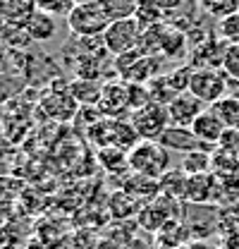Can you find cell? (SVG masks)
<instances>
[{
    "mask_svg": "<svg viewBox=\"0 0 239 249\" xmlns=\"http://www.w3.org/2000/svg\"><path fill=\"white\" fill-rule=\"evenodd\" d=\"M41 108L46 110L48 118H53L58 123H67V120H74L77 118V113H79L82 106L74 101V96L69 91V84H55L51 91L43 93Z\"/></svg>",
    "mask_w": 239,
    "mask_h": 249,
    "instance_id": "obj_8",
    "label": "cell"
},
{
    "mask_svg": "<svg viewBox=\"0 0 239 249\" xmlns=\"http://www.w3.org/2000/svg\"><path fill=\"white\" fill-rule=\"evenodd\" d=\"M31 41L29 31L24 27V22H7L5 29L0 31V43L5 48H22Z\"/></svg>",
    "mask_w": 239,
    "mask_h": 249,
    "instance_id": "obj_27",
    "label": "cell"
},
{
    "mask_svg": "<svg viewBox=\"0 0 239 249\" xmlns=\"http://www.w3.org/2000/svg\"><path fill=\"white\" fill-rule=\"evenodd\" d=\"M225 129H227V127L222 124V120H220L210 108H206V110L194 120V124H191V132L196 134V139H199L204 146L213 149V151H215V146H218V142H220V137H222Z\"/></svg>",
    "mask_w": 239,
    "mask_h": 249,
    "instance_id": "obj_13",
    "label": "cell"
},
{
    "mask_svg": "<svg viewBox=\"0 0 239 249\" xmlns=\"http://www.w3.org/2000/svg\"><path fill=\"white\" fill-rule=\"evenodd\" d=\"M199 7L213 19H225L239 12V0H199Z\"/></svg>",
    "mask_w": 239,
    "mask_h": 249,
    "instance_id": "obj_28",
    "label": "cell"
},
{
    "mask_svg": "<svg viewBox=\"0 0 239 249\" xmlns=\"http://www.w3.org/2000/svg\"><path fill=\"white\" fill-rule=\"evenodd\" d=\"M113 70L120 79L129 82V84H149L153 77L160 74V60L144 55L139 48L122 53L113 58Z\"/></svg>",
    "mask_w": 239,
    "mask_h": 249,
    "instance_id": "obj_3",
    "label": "cell"
},
{
    "mask_svg": "<svg viewBox=\"0 0 239 249\" xmlns=\"http://www.w3.org/2000/svg\"><path fill=\"white\" fill-rule=\"evenodd\" d=\"M98 2L103 5V10H105V15L110 17V22L134 17L137 5H139V0H98Z\"/></svg>",
    "mask_w": 239,
    "mask_h": 249,
    "instance_id": "obj_29",
    "label": "cell"
},
{
    "mask_svg": "<svg viewBox=\"0 0 239 249\" xmlns=\"http://www.w3.org/2000/svg\"><path fill=\"white\" fill-rule=\"evenodd\" d=\"M5 24H7V19H5V17H2V12H0V31L5 29Z\"/></svg>",
    "mask_w": 239,
    "mask_h": 249,
    "instance_id": "obj_39",
    "label": "cell"
},
{
    "mask_svg": "<svg viewBox=\"0 0 239 249\" xmlns=\"http://www.w3.org/2000/svg\"><path fill=\"white\" fill-rule=\"evenodd\" d=\"M98 160L101 165L108 170V173H122V170H129V154L115 149V146H105V149H98ZM132 173V170H129Z\"/></svg>",
    "mask_w": 239,
    "mask_h": 249,
    "instance_id": "obj_26",
    "label": "cell"
},
{
    "mask_svg": "<svg viewBox=\"0 0 239 249\" xmlns=\"http://www.w3.org/2000/svg\"><path fill=\"white\" fill-rule=\"evenodd\" d=\"M24 91H27V77L22 72L15 70L0 72V106L17 101Z\"/></svg>",
    "mask_w": 239,
    "mask_h": 249,
    "instance_id": "obj_20",
    "label": "cell"
},
{
    "mask_svg": "<svg viewBox=\"0 0 239 249\" xmlns=\"http://www.w3.org/2000/svg\"><path fill=\"white\" fill-rule=\"evenodd\" d=\"M158 2H160V5H163V7H165V10L170 12V10H175V7H179V5H182L184 0H158Z\"/></svg>",
    "mask_w": 239,
    "mask_h": 249,
    "instance_id": "obj_36",
    "label": "cell"
},
{
    "mask_svg": "<svg viewBox=\"0 0 239 249\" xmlns=\"http://www.w3.org/2000/svg\"><path fill=\"white\" fill-rule=\"evenodd\" d=\"M227 77L222 70L218 67H199L191 72V82H189V93L196 96L206 108L213 103H218L220 98L227 96Z\"/></svg>",
    "mask_w": 239,
    "mask_h": 249,
    "instance_id": "obj_4",
    "label": "cell"
},
{
    "mask_svg": "<svg viewBox=\"0 0 239 249\" xmlns=\"http://www.w3.org/2000/svg\"><path fill=\"white\" fill-rule=\"evenodd\" d=\"M141 209H144V204L137 201V199H134L129 192H124V189L113 192L110 199H108V211H110V216L115 218V220H127V218L139 216Z\"/></svg>",
    "mask_w": 239,
    "mask_h": 249,
    "instance_id": "obj_17",
    "label": "cell"
},
{
    "mask_svg": "<svg viewBox=\"0 0 239 249\" xmlns=\"http://www.w3.org/2000/svg\"><path fill=\"white\" fill-rule=\"evenodd\" d=\"M24 27L29 31L31 41H51L53 36H55V31H58V24H55V17L53 15H46V12H41V10H34L29 17H27V22H24Z\"/></svg>",
    "mask_w": 239,
    "mask_h": 249,
    "instance_id": "obj_19",
    "label": "cell"
},
{
    "mask_svg": "<svg viewBox=\"0 0 239 249\" xmlns=\"http://www.w3.org/2000/svg\"><path fill=\"white\" fill-rule=\"evenodd\" d=\"M5 120H7V115L2 113V106H0V132H5Z\"/></svg>",
    "mask_w": 239,
    "mask_h": 249,
    "instance_id": "obj_38",
    "label": "cell"
},
{
    "mask_svg": "<svg viewBox=\"0 0 239 249\" xmlns=\"http://www.w3.org/2000/svg\"><path fill=\"white\" fill-rule=\"evenodd\" d=\"M210 173L215 175L218 185L222 189V194H232L239 192V158L232 154H222V151H213V165Z\"/></svg>",
    "mask_w": 239,
    "mask_h": 249,
    "instance_id": "obj_10",
    "label": "cell"
},
{
    "mask_svg": "<svg viewBox=\"0 0 239 249\" xmlns=\"http://www.w3.org/2000/svg\"><path fill=\"white\" fill-rule=\"evenodd\" d=\"M122 189H124V192H129L137 201H141V204L146 206V204L155 201V199L160 196V180H155V178H146V175H139V173H132V175H127V178H124Z\"/></svg>",
    "mask_w": 239,
    "mask_h": 249,
    "instance_id": "obj_14",
    "label": "cell"
},
{
    "mask_svg": "<svg viewBox=\"0 0 239 249\" xmlns=\"http://www.w3.org/2000/svg\"><path fill=\"white\" fill-rule=\"evenodd\" d=\"M155 240H158V247L182 249V247H187V242L191 240V232H189V228H187V223L182 218H172V220H168L155 232Z\"/></svg>",
    "mask_w": 239,
    "mask_h": 249,
    "instance_id": "obj_15",
    "label": "cell"
},
{
    "mask_svg": "<svg viewBox=\"0 0 239 249\" xmlns=\"http://www.w3.org/2000/svg\"><path fill=\"white\" fill-rule=\"evenodd\" d=\"M220 70L225 72V77L230 82H239V43H227L225 46V55Z\"/></svg>",
    "mask_w": 239,
    "mask_h": 249,
    "instance_id": "obj_30",
    "label": "cell"
},
{
    "mask_svg": "<svg viewBox=\"0 0 239 249\" xmlns=\"http://www.w3.org/2000/svg\"><path fill=\"white\" fill-rule=\"evenodd\" d=\"M74 2H91V0H74Z\"/></svg>",
    "mask_w": 239,
    "mask_h": 249,
    "instance_id": "obj_40",
    "label": "cell"
},
{
    "mask_svg": "<svg viewBox=\"0 0 239 249\" xmlns=\"http://www.w3.org/2000/svg\"><path fill=\"white\" fill-rule=\"evenodd\" d=\"M187 48V34L175 22H165L160 27V55L163 58H179Z\"/></svg>",
    "mask_w": 239,
    "mask_h": 249,
    "instance_id": "obj_16",
    "label": "cell"
},
{
    "mask_svg": "<svg viewBox=\"0 0 239 249\" xmlns=\"http://www.w3.org/2000/svg\"><path fill=\"white\" fill-rule=\"evenodd\" d=\"M98 110H101L103 118H110V120H122V118L132 115V110H129V84L120 77L105 82L103 89H101V98H98Z\"/></svg>",
    "mask_w": 239,
    "mask_h": 249,
    "instance_id": "obj_7",
    "label": "cell"
},
{
    "mask_svg": "<svg viewBox=\"0 0 239 249\" xmlns=\"http://www.w3.org/2000/svg\"><path fill=\"white\" fill-rule=\"evenodd\" d=\"M237 158H239V156H237Z\"/></svg>",
    "mask_w": 239,
    "mask_h": 249,
    "instance_id": "obj_41",
    "label": "cell"
},
{
    "mask_svg": "<svg viewBox=\"0 0 239 249\" xmlns=\"http://www.w3.org/2000/svg\"><path fill=\"white\" fill-rule=\"evenodd\" d=\"M218 218H220V228L225 232H239V199L218 209Z\"/></svg>",
    "mask_w": 239,
    "mask_h": 249,
    "instance_id": "obj_31",
    "label": "cell"
},
{
    "mask_svg": "<svg viewBox=\"0 0 239 249\" xmlns=\"http://www.w3.org/2000/svg\"><path fill=\"white\" fill-rule=\"evenodd\" d=\"M165 15H168V10L158 0H139L134 19L141 24V29H149V27H158V24L168 22Z\"/></svg>",
    "mask_w": 239,
    "mask_h": 249,
    "instance_id": "obj_22",
    "label": "cell"
},
{
    "mask_svg": "<svg viewBox=\"0 0 239 249\" xmlns=\"http://www.w3.org/2000/svg\"><path fill=\"white\" fill-rule=\"evenodd\" d=\"M101 89H103V84L91 82V79H74V82H69V91H72L74 101L79 106H98Z\"/></svg>",
    "mask_w": 239,
    "mask_h": 249,
    "instance_id": "obj_23",
    "label": "cell"
},
{
    "mask_svg": "<svg viewBox=\"0 0 239 249\" xmlns=\"http://www.w3.org/2000/svg\"><path fill=\"white\" fill-rule=\"evenodd\" d=\"M129 170L160 180L170 170V151L160 142H139L129 151Z\"/></svg>",
    "mask_w": 239,
    "mask_h": 249,
    "instance_id": "obj_2",
    "label": "cell"
},
{
    "mask_svg": "<svg viewBox=\"0 0 239 249\" xmlns=\"http://www.w3.org/2000/svg\"><path fill=\"white\" fill-rule=\"evenodd\" d=\"M158 142L168 151H179V154H191V151H199V149H208L196 139L191 127H177V124H170ZM208 151H213V149H208Z\"/></svg>",
    "mask_w": 239,
    "mask_h": 249,
    "instance_id": "obj_12",
    "label": "cell"
},
{
    "mask_svg": "<svg viewBox=\"0 0 239 249\" xmlns=\"http://www.w3.org/2000/svg\"><path fill=\"white\" fill-rule=\"evenodd\" d=\"M210 110L222 120L227 129H239V96H225L210 106Z\"/></svg>",
    "mask_w": 239,
    "mask_h": 249,
    "instance_id": "obj_24",
    "label": "cell"
},
{
    "mask_svg": "<svg viewBox=\"0 0 239 249\" xmlns=\"http://www.w3.org/2000/svg\"><path fill=\"white\" fill-rule=\"evenodd\" d=\"M206 110V106L196 98V96H191V93H179L177 98L168 106V113H170V123L177 124V127H191L194 120L201 115Z\"/></svg>",
    "mask_w": 239,
    "mask_h": 249,
    "instance_id": "obj_11",
    "label": "cell"
},
{
    "mask_svg": "<svg viewBox=\"0 0 239 249\" xmlns=\"http://www.w3.org/2000/svg\"><path fill=\"white\" fill-rule=\"evenodd\" d=\"M141 31H144L141 24L134 17L118 19V22H110V27L101 36V43H103V48L110 55H122V53H129V51H134L139 46Z\"/></svg>",
    "mask_w": 239,
    "mask_h": 249,
    "instance_id": "obj_5",
    "label": "cell"
},
{
    "mask_svg": "<svg viewBox=\"0 0 239 249\" xmlns=\"http://www.w3.org/2000/svg\"><path fill=\"white\" fill-rule=\"evenodd\" d=\"M10 48H5L2 43H0V72H7L10 70Z\"/></svg>",
    "mask_w": 239,
    "mask_h": 249,
    "instance_id": "obj_35",
    "label": "cell"
},
{
    "mask_svg": "<svg viewBox=\"0 0 239 249\" xmlns=\"http://www.w3.org/2000/svg\"><path fill=\"white\" fill-rule=\"evenodd\" d=\"M191 249H215L213 245H208V242H194V245H189Z\"/></svg>",
    "mask_w": 239,
    "mask_h": 249,
    "instance_id": "obj_37",
    "label": "cell"
},
{
    "mask_svg": "<svg viewBox=\"0 0 239 249\" xmlns=\"http://www.w3.org/2000/svg\"><path fill=\"white\" fill-rule=\"evenodd\" d=\"M141 142L139 132L134 129L132 120H110V146L115 149H122V151H132L137 144Z\"/></svg>",
    "mask_w": 239,
    "mask_h": 249,
    "instance_id": "obj_18",
    "label": "cell"
},
{
    "mask_svg": "<svg viewBox=\"0 0 239 249\" xmlns=\"http://www.w3.org/2000/svg\"><path fill=\"white\" fill-rule=\"evenodd\" d=\"M187 180H189V175L182 168H170L160 178V194L170 196V199H177V201H184V196H187Z\"/></svg>",
    "mask_w": 239,
    "mask_h": 249,
    "instance_id": "obj_21",
    "label": "cell"
},
{
    "mask_svg": "<svg viewBox=\"0 0 239 249\" xmlns=\"http://www.w3.org/2000/svg\"><path fill=\"white\" fill-rule=\"evenodd\" d=\"M210 165H213V151L208 149H199V151H191V154H184L182 158V170L191 178V175H201V173H210Z\"/></svg>",
    "mask_w": 239,
    "mask_h": 249,
    "instance_id": "obj_25",
    "label": "cell"
},
{
    "mask_svg": "<svg viewBox=\"0 0 239 249\" xmlns=\"http://www.w3.org/2000/svg\"><path fill=\"white\" fill-rule=\"evenodd\" d=\"M129 120H132L134 129L139 132V137L144 142H158L163 137V132L172 124L170 123L168 106H160V103H149L146 108L134 110L129 115Z\"/></svg>",
    "mask_w": 239,
    "mask_h": 249,
    "instance_id": "obj_6",
    "label": "cell"
},
{
    "mask_svg": "<svg viewBox=\"0 0 239 249\" xmlns=\"http://www.w3.org/2000/svg\"><path fill=\"white\" fill-rule=\"evenodd\" d=\"M222 189L218 185L213 173H201V175H191L187 180V204H196V206H213L220 199Z\"/></svg>",
    "mask_w": 239,
    "mask_h": 249,
    "instance_id": "obj_9",
    "label": "cell"
},
{
    "mask_svg": "<svg viewBox=\"0 0 239 249\" xmlns=\"http://www.w3.org/2000/svg\"><path fill=\"white\" fill-rule=\"evenodd\" d=\"M218 34H220V38H225V41H230V43H239V12L225 17V19H220Z\"/></svg>",
    "mask_w": 239,
    "mask_h": 249,
    "instance_id": "obj_33",
    "label": "cell"
},
{
    "mask_svg": "<svg viewBox=\"0 0 239 249\" xmlns=\"http://www.w3.org/2000/svg\"><path fill=\"white\" fill-rule=\"evenodd\" d=\"M215 149L222 151V154L239 156V129H225Z\"/></svg>",
    "mask_w": 239,
    "mask_h": 249,
    "instance_id": "obj_34",
    "label": "cell"
},
{
    "mask_svg": "<svg viewBox=\"0 0 239 249\" xmlns=\"http://www.w3.org/2000/svg\"><path fill=\"white\" fill-rule=\"evenodd\" d=\"M34 2H36V10H41L46 15H53V17L69 15V10L77 5L74 0H34Z\"/></svg>",
    "mask_w": 239,
    "mask_h": 249,
    "instance_id": "obj_32",
    "label": "cell"
},
{
    "mask_svg": "<svg viewBox=\"0 0 239 249\" xmlns=\"http://www.w3.org/2000/svg\"><path fill=\"white\" fill-rule=\"evenodd\" d=\"M110 27V17L105 15L103 5L98 0L77 2L67 15V29L77 38H101Z\"/></svg>",
    "mask_w": 239,
    "mask_h": 249,
    "instance_id": "obj_1",
    "label": "cell"
}]
</instances>
